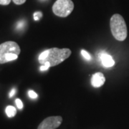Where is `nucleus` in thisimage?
<instances>
[{
	"mask_svg": "<svg viewBox=\"0 0 129 129\" xmlns=\"http://www.w3.org/2000/svg\"><path fill=\"white\" fill-rule=\"evenodd\" d=\"M81 55H83V57L85 59V60H90L92 59V57H91V55L89 54V52H88L87 51L84 50H83L81 51Z\"/></svg>",
	"mask_w": 129,
	"mask_h": 129,
	"instance_id": "1a4fd4ad",
	"label": "nucleus"
},
{
	"mask_svg": "<svg viewBox=\"0 0 129 129\" xmlns=\"http://www.w3.org/2000/svg\"><path fill=\"white\" fill-rule=\"evenodd\" d=\"M71 53V50L68 48L59 49L54 47L42 52L39 56L38 60L41 64L48 63L50 67H53L68 58Z\"/></svg>",
	"mask_w": 129,
	"mask_h": 129,
	"instance_id": "f257e3e1",
	"label": "nucleus"
},
{
	"mask_svg": "<svg viewBox=\"0 0 129 129\" xmlns=\"http://www.w3.org/2000/svg\"><path fill=\"white\" fill-rule=\"evenodd\" d=\"M42 1H45V0H42Z\"/></svg>",
	"mask_w": 129,
	"mask_h": 129,
	"instance_id": "a211bd4d",
	"label": "nucleus"
},
{
	"mask_svg": "<svg viewBox=\"0 0 129 129\" xmlns=\"http://www.w3.org/2000/svg\"><path fill=\"white\" fill-rule=\"evenodd\" d=\"M100 55H101L100 58L103 66L106 68H110V67H113L115 64V61L110 55L107 54L105 52H103Z\"/></svg>",
	"mask_w": 129,
	"mask_h": 129,
	"instance_id": "0eeeda50",
	"label": "nucleus"
},
{
	"mask_svg": "<svg viewBox=\"0 0 129 129\" xmlns=\"http://www.w3.org/2000/svg\"><path fill=\"white\" fill-rule=\"evenodd\" d=\"M15 92H16V89H15V88H13V89L11 90V92H9V98H12V97L14 96Z\"/></svg>",
	"mask_w": 129,
	"mask_h": 129,
	"instance_id": "f3484780",
	"label": "nucleus"
},
{
	"mask_svg": "<svg viewBox=\"0 0 129 129\" xmlns=\"http://www.w3.org/2000/svg\"><path fill=\"white\" fill-rule=\"evenodd\" d=\"M111 32L115 40L123 41L126 39L128 32L127 26L123 17L119 14H115L112 16L110 21Z\"/></svg>",
	"mask_w": 129,
	"mask_h": 129,
	"instance_id": "7ed1b4c3",
	"label": "nucleus"
},
{
	"mask_svg": "<svg viewBox=\"0 0 129 129\" xmlns=\"http://www.w3.org/2000/svg\"><path fill=\"white\" fill-rule=\"evenodd\" d=\"M62 122L61 116H50L46 118L39 125L37 129H56Z\"/></svg>",
	"mask_w": 129,
	"mask_h": 129,
	"instance_id": "39448f33",
	"label": "nucleus"
},
{
	"mask_svg": "<svg viewBox=\"0 0 129 129\" xmlns=\"http://www.w3.org/2000/svg\"><path fill=\"white\" fill-rule=\"evenodd\" d=\"M6 114L9 118H12L17 113V109L14 108V106H8L6 108Z\"/></svg>",
	"mask_w": 129,
	"mask_h": 129,
	"instance_id": "6e6552de",
	"label": "nucleus"
},
{
	"mask_svg": "<svg viewBox=\"0 0 129 129\" xmlns=\"http://www.w3.org/2000/svg\"><path fill=\"white\" fill-rule=\"evenodd\" d=\"M42 17V13L41 12H36L34 13V19L36 20V21L39 20L40 19H41Z\"/></svg>",
	"mask_w": 129,
	"mask_h": 129,
	"instance_id": "9b49d317",
	"label": "nucleus"
},
{
	"mask_svg": "<svg viewBox=\"0 0 129 129\" xmlns=\"http://www.w3.org/2000/svg\"><path fill=\"white\" fill-rule=\"evenodd\" d=\"M11 0H0V5H8L10 4Z\"/></svg>",
	"mask_w": 129,
	"mask_h": 129,
	"instance_id": "2eb2a0df",
	"label": "nucleus"
},
{
	"mask_svg": "<svg viewBox=\"0 0 129 129\" xmlns=\"http://www.w3.org/2000/svg\"><path fill=\"white\" fill-rule=\"evenodd\" d=\"M28 95H29V98H31L32 99H35V98H37V94L35 91H33V90H29L28 92Z\"/></svg>",
	"mask_w": 129,
	"mask_h": 129,
	"instance_id": "f8f14e48",
	"label": "nucleus"
},
{
	"mask_svg": "<svg viewBox=\"0 0 129 129\" xmlns=\"http://www.w3.org/2000/svg\"><path fill=\"white\" fill-rule=\"evenodd\" d=\"M49 68H50V66L47 64H42V66L40 67V70H42V71L47 70L49 69Z\"/></svg>",
	"mask_w": 129,
	"mask_h": 129,
	"instance_id": "dca6fc26",
	"label": "nucleus"
},
{
	"mask_svg": "<svg viewBox=\"0 0 129 129\" xmlns=\"http://www.w3.org/2000/svg\"><path fill=\"white\" fill-rule=\"evenodd\" d=\"M12 1H13V2L15 5H22V4H24L26 2V0H12Z\"/></svg>",
	"mask_w": 129,
	"mask_h": 129,
	"instance_id": "4468645a",
	"label": "nucleus"
},
{
	"mask_svg": "<svg viewBox=\"0 0 129 129\" xmlns=\"http://www.w3.org/2000/svg\"><path fill=\"white\" fill-rule=\"evenodd\" d=\"M73 9L74 3L72 0H57L52 6L54 14L60 17L69 16Z\"/></svg>",
	"mask_w": 129,
	"mask_h": 129,
	"instance_id": "20e7f679",
	"label": "nucleus"
},
{
	"mask_svg": "<svg viewBox=\"0 0 129 129\" xmlns=\"http://www.w3.org/2000/svg\"><path fill=\"white\" fill-rule=\"evenodd\" d=\"M15 103H16V105H17L19 109H22L23 108V103H22V101L20 99H18V98L16 99Z\"/></svg>",
	"mask_w": 129,
	"mask_h": 129,
	"instance_id": "ddd939ff",
	"label": "nucleus"
},
{
	"mask_svg": "<svg viewBox=\"0 0 129 129\" xmlns=\"http://www.w3.org/2000/svg\"><path fill=\"white\" fill-rule=\"evenodd\" d=\"M20 47L15 42H5L0 45V64L17 59Z\"/></svg>",
	"mask_w": 129,
	"mask_h": 129,
	"instance_id": "f03ea898",
	"label": "nucleus"
},
{
	"mask_svg": "<svg viewBox=\"0 0 129 129\" xmlns=\"http://www.w3.org/2000/svg\"><path fill=\"white\" fill-rule=\"evenodd\" d=\"M26 25V22H25V21L24 20H21V21H19L17 23V29H19V30H21V29H22L24 27V26Z\"/></svg>",
	"mask_w": 129,
	"mask_h": 129,
	"instance_id": "9d476101",
	"label": "nucleus"
},
{
	"mask_svg": "<svg viewBox=\"0 0 129 129\" xmlns=\"http://www.w3.org/2000/svg\"><path fill=\"white\" fill-rule=\"evenodd\" d=\"M106 82V78L102 73H96L92 75L91 84L94 88H100Z\"/></svg>",
	"mask_w": 129,
	"mask_h": 129,
	"instance_id": "423d86ee",
	"label": "nucleus"
}]
</instances>
